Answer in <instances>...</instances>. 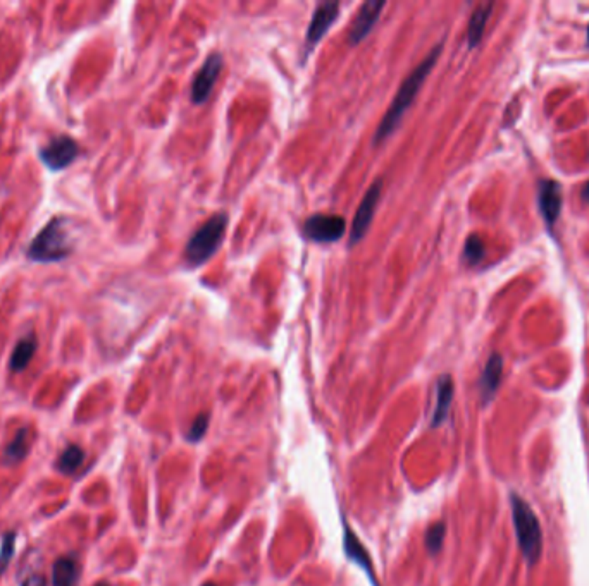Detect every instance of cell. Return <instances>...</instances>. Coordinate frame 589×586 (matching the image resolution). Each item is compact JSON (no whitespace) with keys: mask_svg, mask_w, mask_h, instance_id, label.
I'll list each match as a JSON object with an SVG mask.
<instances>
[{"mask_svg":"<svg viewBox=\"0 0 589 586\" xmlns=\"http://www.w3.org/2000/svg\"><path fill=\"white\" fill-rule=\"evenodd\" d=\"M228 227L226 213H216L191 236L185 249V260L190 267H198L209 260L224 239Z\"/></svg>","mask_w":589,"mask_h":586,"instance_id":"277c9868","label":"cell"},{"mask_svg":"<svg viewBox=\"0 0 589 586\" xmlns=\"http://www.w3.org/2000/svg\"><path fill=\"white\" fill-rule=\"evenodd\" d=\"M80 146L71 136H57L40 148V160L47 169L59 172L68 169L78 158Z\"/></svg>","mask_w":589,"mask_h":586,"instance_id":"5b68a950","label":"cell"},{"mask_svg":"<svg viewBox=\"0 0 589 586\" xmlns=\"http://www.w3.org/2000/svg\"><path fill=\"white\" fill-rule=\"evenodd\" d=\"M223 69V57L219 54H211L200 71L195 76L193 84H191V100L193 103H204L211 95L212 88H214L217 77L221 75Z\"/></svg>","mask_w":589,"mask_h":586,"instance_id":"ba28073f","label":"cell"},{"mask_svg":"<svg viewBox=\"0 0 589 586\" xmlns=\"http://www.w3.org/2000/svg\"><path fill=\"white\" fill-rule=\"evenodd\" d=\"M454 399V380L450 375H443L436 383V406L433 411L431 426H440L447 422Z\"/></svg>","mask_w":589,"mask_h":586,"instance_id":"4fadbf2b","label":"cell"},{"mask_svg":"<svg viewBox=\"0 0 589 586\" xmlns=\"http://www.w3.org/2000/svg\"><path fill=\"white\" fill-rule=\"evenodd\" d=\"M347 231V222L340 215H326L318 213L305 220L304 234L315 242L338 241Z\"/></svg>","mask_w":589,"mask_h":586,"instance_id":"8992f818","label":"cell"},{"mask_svg":"<svg viewBox=\"0 0 589 586\" xmlns=\"http://www.w3.org/2000/svg\"><path fill=\"white\" fill-rule=\"evenodd\" d=\"M382 191V180L378 179L373 186L367 190L366 196H364L362 203H360L359 210L355 213V219L352 222V229H350V246H355L357 242L362 241L364 236H366L367 229H369L371 222L374 219L375 208H378V201L381 198Z\"/></svg>","mask_w":589,"mask_h":586,"instance_id":"52a82bcc","label":"cell"},{"mask_svg":"<svg viewBox=\"0 0 589 586\" xmlns=\"http://www.w3.org/2000/svg\"><path fill=\"white\" fill-rule=\"evenodd\" d=\"M385 6V2H378V0H369V2H366L364 6H360L355 20H353L352 26H350L348 42L352 43V45H357V43H360L369 35L371 29L374 28L375 21L381 16Z\"/></svg>","mask_w":589,"mask_h":586,"instance_id":"30bf717a","label":"cell"},{"mask_svg":"<svg viewBox=\"0 0 589 586\" xmlns=\"http://www.w3.org/2000/svg\"><path fill=\"white\" fill-rule=\"evenodd\" d=\"M343 548H345V552H347V557L350 559V561L355 562L357 566L360 567V569L366 571V574H367V578H369L371 583H373L374 586H378V581H375V576H374V567H373V561H371V555L367 554V550L364 548V545L360 543V540L357 538L355 533L352 532V528H350L348 525H345Z\"/></svg>","mask_w":589,"mask_h":586,"instance_id":"7c38bea8","label":"cell"},{"mask_svg":"<svg viewBox=\"0 0 589 586\" xmlns=\"http://www.w3.org/2000/svg\"><path fill=\"white\" fill-rule=\"evenodd\" d=\"M588 33H589V29H588Z\"/></svg>","mask_w":589,"mask_h":586,"instance_id":"83f0119b","label":"cell"},{"mask_svg":"<svg viewBox=\"0 0 589 586\" xmlns=\"http://www.w3.org/2000/svg\"><path fill=\"white\" fill-rule=\"evenodd\" d=\"M204 586H216V585H211V583H207V585H204Z\"/></svg>","mask_w":589,"mask_h":586,"instance_id":"484cf974","label":"cell"},{"mask_svg":"<svg viewBox=\"0 0 589 586\" xmlns=\"http://www.w3.org/2000/svg\"><path fill=\"white\" fill-rule=\"evenodd\" d=\"M441 54V45H438L436 49H434L428 57L424 59V61L421 62V64L417 65V68L414 69V71L410 72V75L407 76V79L403 81L402 86H400L398 93H396L395 100H393L392 105H389L388 112L385 114V117H382L381 124H379L378 131H375L374 134V143L378 145V143H382L386 138H388L389 134H392L393 131H395L396 128H398L400 121H402V117L405 116V112L408 110V107L412 105L415 100V97H417L419 90L422 88V83L426 81V77L429 76V72L433 71L434 64L438 62V57H440Z\"/></svg>","mask_w":589,"mask_h":586,"instance_id":"6da1fadb","label":"cell"},{"mask_svg":"<svg viewBox=\"0 0 589 586\" xmlns=\"http://www.w3.org/2000/svg\"><path fill=\"white\" fill-rule=\"evenodd\" d=\"M36 348H38V342H36L35 334L24 335V337L16 344L13 355H10V361H9L10 370L16 371V373L23 371L24 368L31 363L33 356H35V353H36Z\"/></svg>","mask_w":589,"mask_h":586,"instance_id":"9a60e30c","label":"cell"},{"mask_svg":"<svg viewBox=\"0 0 589 586\" xmlns=\"http://www.w3.org/2000/svg\"><path fill=\"white\" fill-rule=\"evenodd\" d=\"M97 586H107V585H97Z\"/></svg>","mask_w":589,"mask_h":586,"instance_id":"4316f807","label":"cell"},{"mask_svg":"<svg viewBox=\"0 0 589 586\" xmlns=\"http://www.w3.org/2000/svg\"><path fill=\"white\" fill-rule=\"evenodd\" d=\"M484 253L486 249L482 239L476 234L470 236L465 242V248H463V258H465L470 265H476L484 258Z\"/></svg>","mask_w":589,"mask_h":586,"instance_id":"44dd1931","label":"cell"},{"mask_svg":"<svg viewBox=\"0 0 589 586\" xmlns=\"http://www.w3.org/2000/svg\"><path fill=\"white\" fill-rule=\"evenodd\" d=\"M21 586H47V580L42 576V574H31L27 580L23 581Z\"/></svg>","mask_w":589,"mask_h":586,"instance_id":"cb8c5ba5","label":"cell"},{"mask_svg":"<svg viewBox=\"0 0 589 586\" xmlns=\"http://www.w3.org/2000/svg\"><path fill=\"white\" fill-rule=\"evenodd\" d=\"M78 562L71 557H61L54 562L52 585L54 586H75L78 580Z\"/></svg>","mask_w":589,"mask_h":586,"instance_id":"e0dca14e","label":"cell"},{"mask_svg":"<svg viewBox=\"0 0 589 586\" xmlns=\"http://www.w3.org/2000/svg\"><path fill=\"white\" fill-rule=\"evenodd\" d=\"M502 371H503V360L500 355H491V357L486 363L484 371L481 375V396L484 404H488L489 401L495 397L496 390H498L500 380H502Z\"/></svg>","mask_w":589,"mask_h":586,"instance_id":"5bb4252c","label":"cell"},{"mask_svg":"<svg viewBox=\"0 0 589 586\" xmlns=\"http://www.w3.org/2000/svg\"><path fill=\"white\" fill-rule=\"evenodd\" d=\"M491 10H493V3H482V6H479L476 10H474L472 17H470V21H469V29H467V42H469L470 49L479 45Z\"/></svg>","mask_w":589,"mask_h":586,"instance_id":"2e32d148","label":"cell"},{"mask_svg":"<svg viewBox=\"0 0 589 586\" xmlns=\"http://www.w3.org/2000/svg\"><path fill=\"white\" fill-rule=\"evenodd\" d=\"M14 548H16V533L9 532L2 537V543H0V573L7 569L10 559L14 555Z\"/></svg>","mask_w":589,"mask_h":586,"instance_id":"7402d4cb","label":"cell"},{"mask_svg":"<svg viewBox=\"0 0 589 586\" xmlns=\"http://www.w3.org/2000/svg\"><path fill=\"white\" fill-rule=\"evenodd\" d=\"M207 426H209V415L197 416V418H195V422H193V425H191L190 430H188L186 438L190 442H198L202 437H204Z\"/></svg>","mask_w":589,"mask_h":586,"instance_id":"603a6c76","label":"cell"},{"mask_svg":"<svg viewBox=\"0 0 589 586\" xmlns=\"http://www.w3.org/2000/svg\"><path fill=\"white\" fill-rule=\"evenodd\" d=\"M28 440H29V432L27 429H21L16 437L13 438V442L7 445L6 459L13 461V463H20V461L28 454V445H29Z\"/></svg>","mask_w":589,"mask_h":586,"instance_id":"d6986e66","label":"cell"},{"mask_svg":"<svg viewBox=\"0 0 589 586\" xmlns=\"http://www.w3.org/2000/svg\"><path fill=\"white\" fill-rule=\"evenodd\" d=\"M445 533H447V526L445 523H434L433 526L428 530V535H426V547H428L429 554H438L443 547Z\"/></svg>","mask_w":589,"mask_h":586,"instance_id":"ffe728a7","label":"cell"},{"mask_svg":"<svg viewBox=\"0 0 589 586\" xmlns=\"http://www.w3.org/2000/svg\"><path fill=\"white\" fill-rule=\"evenodd\" d=\"M541 215L544 217L548 226H553L558 220L562 212V190L560 184L555 180L546 179L539 183V194H537Z\"/></svg>","mask_w":589,"mask_h":586,"instance_id":"8fae6325","label":"cell"},{"mask_svg":"<svg viewBox=\"0 0 589 586\" xmlns=\"http://www.w3.org/2000/svg\"><path fill=\"white\" fill-rule=\"evenodd\" d=\"M84 452L80 445H68V447L62 451V454L59 456L57 459V470L64 475H73L80 470V466L83 464Z\"/></svg>","mask_w":589,"mask_h":586,"instance_id":"ac0fdd59","label":"cell"},{"mask_svg":"<svg viewBox=\"0 0 589 586\" xmlns=\"http://www.w3.org/2000/svg\"><path fill=\"white\" fill-rule=\"evenodd\" d=\"M338 14H340V3L338 2H324L315 9L311 24H308L307 36H305V54H311L312 49L318 45L319 40L326 35L331 24L336 21Z\"/></svg>","mask_w":589,"mask_h":586,"instance_id":"9c48e42d","label":"cell"},{"mask_svg":"<svg viewBox=\"0 0 589 586\" xmlns=\"http://www.w3.org/2000/svg\"><path fill=\"white\" fill-rule=\"evenodd\" d=\"M583 198H584V201H588L589 203V183L583 187Z\"/></svg>","mask_w":589,"mask_h":586,"instance_id":"d4e9b609","label":"cell"},{"mask_svg":"<svg viewBox=\"0 0 589 586\" xmlns=\"http://www.w3.org/2000/svg\"><path fill=\"white\" fill-rule=\"evenodd\" d=\"M510 502L515 535H517L522 555L529 564H536L541 557V550H543V532H541L539 519H537L532 507L517 493H512Z\"/></svg>","mask_w":589,"mask_h":586,"instance_id":"7a4b0ae2","label":"cell"},{"mask_svg":"<svg viewBox=\"0 0 589 586\" xmlns=\"http://www.w3.org/2000/svg\"><path fill=\"white\" fill-rule=\"evenodd\" d=\"M73 252L66 220L54 217L50 222L36 234L28 248V258L40 263H52L68 258Z\"/></svg>","mask_w":589,"mask_h":586,"instance_id":"3957f363","label":"cell"}]
</instances>
